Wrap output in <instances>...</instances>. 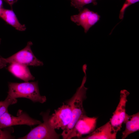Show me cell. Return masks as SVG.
<instances>
[{"instance_id":"cell-20","label":"cell","mask_w":139,"mask_h":139,"mask_svg":"<svg viewBox=\"0 0 139 139\" xmlns=\"http://www.w3.org/2000/svg\"><path fill=\"white\" fill-rule=\"evenodd\" d=\"M3 0H0V14L4 8L3 7Z\"/></svg>"},{"instance_id":"cell-5","label":"cell","mask_w":139,"mask_h":139,"mask_svg":"<svg viewBox=\"0 0 139 139\" xmlns=\"http://www.w3.org/2000/svg\"><path fill=\"white\" fill-rule=\"evenodd\" d=\"M17 116L7 111L0 116V128L2 129L17 125H26L32 126L41 123V121L30 117L27 114L19 110Z\"/></svg>"},{"instance_id":"cell-7","label":"cell","mask_w":139,"mask_h":139,"mask_svg":"<svg viewBox=\"0 0 139 139\" xmlns=\"http://www.w3.org/2000/svg\"><path fill=\"white\" fill-rule=\"evenodd\" d=\"M98 117H89L85 114L81 116L75 125L67 139L77 137L78 138L83 135L91 133L95 128Z\"/></svg>"},{"instance_id":"cell-14","label":"cell","mask_w":139,"mask_h":139,"mask_svg":"<svg viewBox=\"0 0 139 139\" xmlns=\"http://www.w3.org/2000/svg\"><path fill=\"white\" fill-rule=\"evenodd\" d=\"M17 101L16 99L8 96L4 101H0V116L8 111L7 109L9 106L16 103Z\"/></svg>"},{"instance_id":"cell-13","label":"cell","mask_w":139,"mask_h":139,"mask_svg":"<svg viewBox=\"0 0 139 139\" xmlns=\"http://www.w3.org/2000/svg\"><path fill=\"white\" fill-rule=\"evenodd\" d=\"M0 17L17 30L23 31L26 29L25 25L20 23L12 9L4 8L0 14Z\"/></svg>"},{"instance_id":"cell-12","label":"cell","mask_w":139,"mask_h":139,"mask_svg":"<svg viewBox=\"0 0 139 139\" xmlns=\"http://www.w3.org/2000/svg\"><path fill=\"white\" fill-rule=\"evenodd\" d=\"M123 123L125 124L124 131L122 133V139H125L131 134L139 130V112L129 115L126 114Z\"/></svg>"},{"instance_id":"cell-17","label":"cell","mask_w":139,"mask_h":139,"mask_svg":"<svg viewBox=\"0 0 139 139\" xmlns=\"http://www.w3.org/2000/svg\"><path fill=\"white\" fill-rule=\"evenodd\" d=\"M14 136L12 135L10 132L7 130H2L0 128V139H13Z\"/></svg>"},{"instance_id":"cell-2","label":"cell","mask_w":139,"mask_h":139,"mask_svg":"<svg viewBox=\"0 0 139 139\" xmlns=\"http://www.w3.org/2000/svg\"><path fill=\"white\" fill-rule=\"evenodd\" d=\"M8 90L7 96L16 99L24 98L33 102L43 103L46 101L45 96L40 93L38 81L18 83H8Z\"/></svg>"},{"instance_id":"cell-3","label":"cell","mask_w":139,"mask_h":139,"mask_svg":"<svg viewBox=\"0 0 139 139\" xmlns=\"http://www.w3.org/2000/svg\"><path fill=\"white\" fill-rule=\"evenodd\" d=\"M32 43L29 41L23 49L7 58L0 57V68L6 67L7 64L13 63L23 64L27 66H40L43 65L42 61L33 54L31 48Z\"/></svg>"},{"instance_id":"cell-1","label":"cell","mask_w":139,"mask_h":139,"mask_svg":"<svg viewBox=\"0 0 139 139\" xmlns=\"http://www.w3.org/2000/svg\"><path fill=\"white\" fill-rule=\"evenodd\" d=\"M86 80V74H84L80 86L77 89L76 93L67 101V104L70 107L72 112V120L61 134L63 139H67L76 123L85 112L83 106V101L86 98V92L88 89L85 86Z\"/></svg>"},{"instance_id":"cell-4","label":"cell","mask_w":139,"mask_h":139,"mask_svg":"<svg viewBox=\"0 0 139 139\" xmlns=\"http://www.w3.org/2000/svg\"><path fill=\"white\" fill-rule=\"evenodd\" d=\"M50 111L40 113L43 120L42 123L39 124L32 129L27 134L20 139H57L60 138V135L58 134L55 129L50 125L48 119Z\"/></svg>"},{"instance_id":"cell-19","label":"cell","mask_w":139,"mask_h":139,"mask_svg":"<svg viewBox=\"0 0 139 139\" xmlns=\"http://www.w3.org/2000/svg\"><path fill=\"white\" fill-rule=\"evenodd\" d=\"M87 69V65L86 64L83 65L82 66V70L84 73H86V71Z\"/></svg>"},{"instance_id":"cell-6","label":"cell","mask_w":139,"mask_h":139,"mask_svg":"<svg viewBox=\"0 0 139 139\" xmlns=\"http://www.w3.org/2000/svg\"><path fill=\"white\" fill-rule=\"evenodd\" d=\"M72 117L71 109L67 104L64 103L60 107L55 110V112L49 116V123L53 128L64 130L71 122Z\"/></svg>"},{"instance_id":"cell-21","label":"cell","mask_w":139,"mask_h":139,"mask_svg":"<svg viewBox=\"0 0 139 139\" xmlns=\"http://www.w3.org/2000/svg\"><path fill=\"white\" fill-rule=\"evenodd\" d=\"M1 39L0 38V44H1ZM0 57H1L0 55Z\"/></svg>"},{"instance_id":"cell-8","label":"cell","mask_w":139,"mask_h":139,"mask_svg":"<svg viewBox=\"0 0 139 139\" xmlns=\"http://www.w3.org/2000/svg\"><path fill=\"white\" fill-rule=\"evenodd\" d=\"M130 94L127 90L124 89L120 92L119 101L113 115L110 119V123L117 132L120 131L126 115V106L127 101V97Z\"/></svg>"},{"instance_id":"cell-18","label":"cell","mask_w":139,"mask_h":139,"mask_svg":"<svg viewBox=\"0 0 139 139\" xmlns=\"http://www.w3.org/2000/svg\"><path fill=\"white\" fill-rule=\"evenodd\" d=\"M12 8L13 5L18 0H4Z\"/></svg>"},{"instance_id":"cell-10","label":"cell","mask_w":139,"mask_h":139,"mask_svg":"<svg viewBox=\"0 0 139 139\" xmlns=\"http://www.w3.org/2000/svg\"><path fill=\"white\" fill-rule=\"evenodd\" d=\"M117 132L111 126L110 121L94 130L88 136L82 137V139H115Z\"/></svg>"},{"instance_id":"cell-15","label":"cell","mask_w":139,"mask_h":139,"mask_svg":"<svg viewBox=\"0 0 139 139\" xmlns=\"http://www.w3.org/2000/svg\"><path fill=\"white\" fill-rule=\"evenodd\" d=\"M71 5L80 11L85 5L92 3L95 4L97 0H70Z\"/></svg>"},{"instance_id":"cell-16","label":"cell","mask_w":139,"mask_h":139,"mask_svg":"<svg viewBox=\"0 0 139 139\" xmlns=\"http://www.w3.org/2000/svg\"><path fill=\"white\" fill-rule=\"evenodd\" d=\"M139 0H126L121 9L119 14V18L122 19L124 16L125 11L126 8L131 5L139 1Z\"/></svg>"},{"instance_id":"cell-11","label":"cell","mask_w":139,"mask_h":139,"mask_svg":"<svg viewBox=\"0 0 139 139\" xmlns=\"http://www.w3.org/2000/svg\"><path fill=\"white\" fill-rule=\"evenodd\" d=\"M7 69L14 76L25 82L34 79L35 77L31 73L28 66L25 65L13 63L10 64Z\"/></svg>"},{"instance_id":"cell-9","label":"cell","mask_w":139,"mask_h":139,"mask_svg":"<svg viewBox=\"0 0 139 139\" xmlns=\"http://www.w3.org/2000/svg\"><path fill=\"white\" fill-rule=\"evenodd\" d=\"M79 12L78 14L71 16V19L77 25L82 27L86 33L99 20L100 16L86 8H83Z\"/></svg>"}]
</instances>
